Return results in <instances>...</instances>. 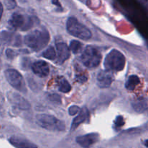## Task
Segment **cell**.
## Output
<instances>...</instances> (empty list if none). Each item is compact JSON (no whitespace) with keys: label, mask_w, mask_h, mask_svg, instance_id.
Listing matches in <instances>:
<instances>
[{"label":"cell","mask_w":148,"mask_h":148,"mask_svg":"<svg viewBox=\"0 0 148 148\" xmlns=\"http://www.w3.org/2000/svg\"><path fill=\"white\" fill-rule=\"evenodd\" d=\"M6 54L9 59H13L15 53L14 51L11 50V49H7V51H6Z\"/></svg>","instance_id":"25"},{"label":"cell","mask_w":148,"mask_h":148,"mask_svg":"<svg viewBox=\"0 0 148 148\" xmlns=\"http://www.w3.org/2000/svg\"><path fill=\"white\" fill-rule=\"evenodd\" d=\"M35 17H25L20 13H14L9 20V25L15 29L26 30L30 28L37 23L34 20Z\"/></svg>","instance_id":"6"},{"label":"cell","mask_w":148,"mask_h":148,"mask_svg":"<svg viewBox=\"0 0 148 148\" xmlns=\"http://www.w3.org/2000/svg\"><path fill=\"white\" fill-rule=\"evenodd\" d=\"M132 108L136 112L143 113L148 110V98H139L133 101L131 103Z\"/></svg>","instance_id":"15"},{"label":"cell","mask_w":148,"mask_h":148,"mask_svg":"<svg viewBox=\"0 0 148 148\" xmlns=\"http://www.w3.org/2000/svg\"><path fill=\"white\" fill-rule=\"evenodd\" d=\"M126 64L124 55L116 49L110 51L104 60V66L107 70L119 72L123 70Z\"/></svg>","instance_id":"3"},{"label":"cell","mask_w":148,"mask_h":148,"mask_svg":"<svg viewBox=\"0 0 148 148\" xmlns=\"http://www.w3.org/2000/svg\"><path fill=\"white\" fill-rule=\"evenodd\" d=\"M89 117V111L87 109V108L84 107L81 109H80L79 114L75 118H74V119L73 120L72 124H71V131H73L75 130L80 124H81L82 123H84V121H86L87 120Z\"/></svg>","instance_id":"14"},{"label":"cell","mask_w":148,"mask_h":148,"mask_svg":"<svg viewBox=\"0 0 148 148\" xmlns=\"http://www.w3.org/2000/svg\"><path fill=\"white\" fill-rule=\"evenodd\" d=\"M32 71L39 77H45L49 73V66L44 61H37L31 66Z\"/></svg>","instance_id":"11"},{"label":"cell","mask_w":148,"mask_h":148,"mask_svg":"<svg viewBox=\"0 0 148 148\" xmlns=\"http://www.w3.org/2000/svg\"><path fill=\"white\" fill-rule=\"evenodd\" d=\"M114 124L115 125V127H120L124 124V121H123V118L121 116H118L115 118L114 121Z\"/></svg>","instance_id":"23"},{"label":"cell","mask_w":148,"mask_h":148,"mask_svg":"<svg viewBox=\"0 0 148 148\" xmlns=\"http://www.w3.org/2000/svg\"><path fill=\"white\" fill-rule=\"evenodd\" d=\"M139 82H140L139 78L136 75H131L128 78L127 81L125 84V87L129 90H133L135 88L139 85Z\"/></svg>","instance_id":"16"},{"label":"cell","mask_w":148,"mask_h":148,"mask_svg":"<svg viewBox=\"0 0 148 148\" xmlns=\"http://www.w3.org/2000/svg\"><path fill=\"white\" fill-rule=\"evenodd\" d=\"M42 56L46 59L54 60L56 58V52H55V49L52 46H49L42 53Z\"/></svg>","instance_id":"18"},{"label":"cell","mask_w":148,"mask_h":148,"mask_svg":"<svg viewBox=\"0 0 148 148\" xmlns=\"http://www.w3.org/2000/svg\"><path fill=\"white\" fill-rule=\"evenodd\" d=\"M5 4L7 9L11 10V9H13L15 7L16 2L15 0H7V1L5 2Z\"/></svg>","instance_id":"24"},{"label":"cell","mask_w":148,"mask_h":148,"mask_svg":"<svg viewBox=\"0 0 148 148\" xmlns=\"http://www.w3.org/2000/svg\"><path fill=\"white\" fill-rule=\"evenodd\" d=\"M78 1H80L81 2H82L83 4H88L89 3V0H78Z\"/></svg>","instance_id":"29"},{"label":"cell","mask_w":148,"mask_h":148,"mask_svg":"<svg viewBox=\"0 0 148 148\" xmlns=\"http://www.w3.org/2000/svg\"><path fill=\"white\" fill-rule=\"evenodd\" d=\"M1 60H0V69H1Z\"/></svg>","instance_id":"31"},{"label":"cell","mask_w":148,"mask_h":148,"mask_svg":"<svg viewBox=\"0 0 148 148\" xmlns=\"http://www.w3.org/2000/svg\"><path fill=\"white\" fill-rule=\"evenodd\" d=\"M71 90V85L65 78H62L59 79V82H58V90L64 92V93H67V92H69Z\"/></svg>","instance_id":"17"},{"label":"cell","mask_w":148,"mask_h":148,"mask_svg":"<svg viewBox=\"0 0 148 148\" xmlns=\"http://www.w3.org/2000/svg\"><path fill=\"white\" fill-rule=\"evenodd\" d=\"M80 111V108L77 106H71L68 108V114L71 116H75Z\"/></svg>","instance_id":"22"},{"label":"cell","mask_w":148,"mask_h":148,"mask_svg":"<svg viewBox=\"0 0 148 148\" xmlns=\"http://www.w3.org/2000/svg\"><path fill=\"white\" fill-rule=\"evenodd\" d=\"M57 51L58 64H62L70 57V49L65 43H57L56 44Z\"/></svg>","instance_id":"12"},{"label":"cell","mask_w":148,"mask_h":148,"mask_svg":"<svg viewBox=\"0 0 148 148\" xmlns=\"http://www.w3.org/2000/svg\"><path fill=\"white\" fill-rule=\"evenodd\" d=\"M7 98L10 102L19 109L27 111L30 108V105L28 101H26L18 93L15 92H9L7 93Z\"/></svg>","instance_id":"8"},{"label":"cell","mask_w":148,"mask_h":148,"mask_svg":"<svg viewBox=\"0 0 148 148\" xmlns=\"http://www.w3.org/2000/svg\"><path fill=\"white\" fill-rule=\"evenodd\" d=\"M49 41V32L46 28L34 30L25 36L24 43L35 51L43 49Z\"/></svg>","instance_id":"1"},{"label":"cell","mask_w":148,"mask_h":148,"mask_svg":"<svg viewBox=\"0 0 148 148\" xmlns=\"http://www.w3.org/2000/svg\"><path fill=\"white\" fill-rule=\"evenodd\" d=\"M39 1H40V0H39Z\"/></svg>","instance_id":"32"},{"label":"cell","mask_w":148,"mask_h":148,"mask_svg":"<svg viewBox=\"0 0 148 148\" xmlns=\"http://www.w3.org/2000/svg\"><path fill=\"white\" fill-rule=\"evenodd\" d=\"M67 31L75 38L81 40H89L91 38V32L89 29L78 22L75 17H71L68 19L66 23Z\"/></svg>","instance_id":"2"},{"label":"cell","mask_w":148,"mask_h":148,"mask_svg":"<svg viewBox=\"0 0 148 148\" xmlns=\"http://www.w3.org/2000/svg\"><path fill=\"white\" fill-rule=\"evenodd\" d=\"M102 60V55L96 48L88 46L81 56V62L87 68L94 69L99 66Z\"/></svg>","instance_id":"5"},{"label":"cell","mask_w":148,"mask_h":148,"mask_svg":"<svg viewBox=\"0 0 148 148\" xmlns=\"http://www.w3.org/2000/svg\"><path fill=\"white\" fill-rule=\"evenodd\" d=\"M9 141L16 148H38L36 145L23 137H12Z\"/></svg>","instance_id":"13"},{"label":"cell","mask_w":148,"mask_h":148,"mask_svg":"<svg viewBox=\"0 0 148 148\" xmlns=\"http://www.w3.org/2000/svg\"><path fill=\"white\" fill-rule=\"evenodd\" d=\"M4 75H5L7 82L12 88L20 92L26 93L27 88H26L24 79L20 72H17L15 69H8L4 72Z\"/></svg>","instance_id":"7"},{"label":"cell","mask_w":148,"mask_h":148,"mask_svg":"<svg viewBox=\"0 0 148 148\" xmlns=\"http://www.w3.org/2000/svg\"><path fill=\"white\" fill-rule=\"evenodd\" d=\"M144 145H145V147H148V140H145V143H144Z\"/></svg>","instance_id":"30"},{"label":"cell","mask_w":148,"mask_h":148,"mask_svg":"<svg viewBox=\"0 0 148 148\" xmlns=\"http://www.w3.org/2000/svg\"><path fill=\"white\" fill-rule=\"evenodd\" d=\"M48 99L51 101V102L55 103H61V98L59 95H57V94H52L48 96Z\"/></svg>","instance_id":"20"},{"label":"cell","mask_w":148,"mask_h":148,"mask_svg":"<svg viewBox=\"0 0 148 148\" xmlns=\"http://www.w3.org/2000/svg\"><path fill=\"white\" fill-rule=\"evenodd\" d=\"M139 1L142 3V5H143L147 10H148V0H139Z\"/></svg>","instance_id":"26"},{"label":"cell","mask_w":148,"mask_h":148,"mask_svg":"<svg viewBox=\"0 0 148 148\" xmlns=\"http://www.w3.org/2000/svg\"><path fill=\"white\" fill-rule=\"evenodd\" d=\"M113 80H114V76H113L112 71L105 69V70L100 71L97 74V83L100 88H109Z\"/></svg>","instance_id":"9"},{"label":"cell","mask_w":148,"mask_h":148,"mask_svg":"<svg viewBox=\"0 0 148 148\" xmlns=\"http://www.w3.org/2000/svg\"><path fill=\"white\" fill-rule=\"evenodd\" d=\"M36 118L37 124L45 130L54 132H61L65 130L64 121L58 119L54 116L41 114H38Z\"/></svg>","instance_id":"4"},{"label":"cell","mask_w":148,"mask_h":148,"mask_svg":"<svg viewBox=\"0 0 148 148\" xmlns=\"http://www.w3.org/2000/svg\"><path fill=\"white\" fill-rule=\"evenodd\" d=\"M82 43L76 40H71L70 43V49L74 53H80L82 50Z\"/></svg>","instance_id":"19"},{"label":"cell","mask_w":148,"mask_h":148,"mask_svg":"<svg viewBox=\"0 0 148 148\" xmlns=\"http://www.w3.org/2000/svg\"><path fill=\"white\" fill-rule=\"evenodd\" d=\"M2 13H3V6L1 4V3L0 2V20L1 18V16H2Z\"/></svg>","instance_id":"28"},{"label":"cell","mask_w":148,"mask_h":148,"mask_svg":"<svg viewBox=\"0 0 148 148\" xmlns=\"http://www.w3.org/2000/svg\"><path fill=\"white\" fill-rule=\"evenodd\" d=\"M52 4H55V5L57 6V7H59V8H60V9L62 8V7H61L60 4H59V0H52Z\"/></svg>","instance_id":"27"},{"label":"cell","mask_w":148,"mask_h":148,"mask_svg":"<svg viewBox=\"0 0 148 148\" xmlns=\"http://www.w3.org/2000/svg\"><path fill=\"white\" fill-rule=\"evenodd\" d=\"M75 79H76L79 83L84 84L87 81V77L84 74H77V75H75Z\"/></svg>","instance_id":"21"},{"label":"cell","mask_w":148,"mask_h":148,"mask_svg":"<svg viewBox=\"0 0 148 148\" xmlns=\"http://www.w3.org/2000/svg\"><path fill=\"white\" fill-rule=\"evenodd\" d=\"M99 134L97 133H90L85 135L78 136L76 137V143L84 148H89L99 140Z\"/></svg>","instance_id":"10"}]
</instances>
